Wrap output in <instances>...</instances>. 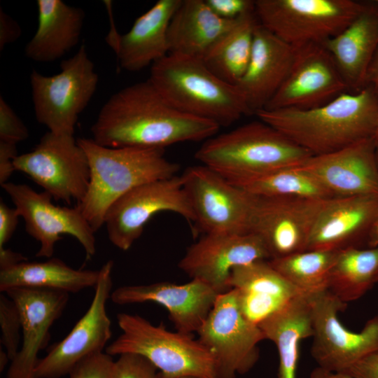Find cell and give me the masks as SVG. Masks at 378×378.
I'll list each match as a JSON object with an SVG mask.
<instances>
[{
  "label": "cell",
  "instance_id": "cell-31",
  "mask_svg": "<svg viewBox=\"0 0 378 378\" xmlns=\"http://www.w3.org/2000/svg\"><path fill=\"white\" fill-rule=\"evenodd\" d=\"M258 24L255 13L239 18L204 56L205 66L225 82L237 85L248 67Z\"/></svg>",
  "mask_w": 378,
  "mask_h": 378
},
{
  "label": "cell",
  "instance_id": "cell-13",
  "mask_svg": "<svg viewBox=\"0 0 378 378\" xmlns=\"http://www.w3.org/2000/svg\"><path fill=\"white\" fill-rule=\"evenodd\" d=\"M162 211L174 212L195 222L181 176L141 185L114 202L104 220L109 241L118 248L127 251L150 219Z\"/></svg>",
  "mask_w": 378,
  "mask_h": 378
},
{
  "label": "cell",
  "instance_id": "cell-43",
  "mask_svg": "<svg viewBox=\"0 0 378 378\" xmlns=\"http://www.w3.org/2000/svg\"><path fill=\"white\" fill-rule=\"evenodd\" d=\"M22 29L19 24L10 16L0 9V50L8 44L15 42L21 36Z\"/></svg>",
  "mask_w": 378,
  "mask_h": 378
},
{
  "label": "cell",
  "instance_id": "cell-44",
  "mask_svg": "<svg viewBox=\"0 0 378 378\" xmlns=\"http://www.w3.org/2000/svg\"><path fill=\"white\" fill-rule=\"evenodd\" d=\"M25 260H27V258L20 253L5 247L0 248V270L10 267Z\"/></svg>",
  "mask_w": 378,
  "mask_h": 378
},
{
  "label": "cell",
  "instance_id": "cell-36",
  "mask_svg": "<svg viewBox=\"0 0 378 378\" xmlns=\"http://www.w3.org/2000/svg\"><path fill=\"white\" fill-rule=\"evenodd\" d=\"M157 370L146 358L125 354L115 361L113 378H158Z\"/></svg>",
  "mask_w": 378,
  "mask_h": 378
},
{
  "label": "cell",
  "instance_id": "cell-16",
  "mask_svg": "<svg viewBox=\"0 0 378 378\" xmlns=\"http://www.w3.org/2000/svg\"><path fill=\"white\" fill-rule=\"evenodd\" d=\"M328 200L254 195L249 232L261 239L270 260L306 251L316 220Z\"/></svg>",
  "mask_w": 378,
  "mask_h": 378
},
{
  "label": "cell",
  "instance_id": "cell-12",
  "mask_svg": "<svg viewBox=\"0 0 378 378\" xmlns=\"http://www.w3.org/2000/svg\"><path fill=\"white\" fill-rule=\"evenodd\" d=\"M346 307L328 289L314 293L312 305L313 343L311 354L318 367L344 372L363 358L378 352V316L360 332L344 327L338 313Z\"/></svg>",
  "mask_w": 378,
  "mask_h": 378
},
{
  "label": "cell",
  "instance_id": "cell-30",
  "mask_svg": "<svg viewBox=\"0 0 378 378\" xmlns=\"http://www.w3.org/2000/svg\"><path fill=\"white\" fill-rule=\"evenodd\" d=\"M99 275V270H76L57 258L45 262L25 260L0 270V290L29 288L75 293L94 288Z\"/></svg>",
  "mask_w": 378,
  "mask_h": 378
},
{
  "label": "cell",
  "instance_id": "cell-14",
  "mask_svg": "<svg viewBox=\"0 0 378 378\" xmlns=\"http://www.w3.org/2000/svg\"><path fill=\"white\" fill-rule=\"evenodd\" d=\"M1 186L23 218L27 232L39 242L37 257H52L63 234L75 237L87 258L95 254V232L76 206H56L50 194L38 192L26 184L6 182Z\"/></svg>",
  "mask_w": 378,
  "mask_h": 378
},
{
  "label": "cell",
  "instance_id": "cell-15",
  "mask_svg": "<svg viewBox=\"0 0 378 378\" xmlns=\"http://www.w3.org/2000/svg\"><path fill=\"white\" fill-rule=\"evenodd\" d=\"M113 262L107 261L99 270L91 304L69 333L40 358L35 378H60L69 374L82 360L104 352L112 335L106 303L112 290Z\"/></svg>",
  "mask_w": 378,
  "mask_h": 378
},
{
  "label": "cell",
  "instance_id": "cell-10",
  "mask_svg": "<svg viewBox=\"0 0 378 378\" xmlns=\"http://www.w3.org/2000/svg\"><path fill=\"white\" fill-rule=\"evenodd\" d=\"M197 333L215 358L218 378L248 372L259 358L258 344L265 340L259 326L242 314L232 288L218 295Z\"/></svg>",
  "mask_w": 378,
  "mask_h": 378
},
{
  "label": "cell",
  "instance_id": "cell-4",
  "mask_svg": "<svg viewBox=\"0 0 378 378\" xmlns=\"http://www.w3.org/2000/svg\"><path fill=\"white\" fill-rule=\"evenodd\" d=\"M148 79L176 109L220 127L252 115L238 86L216 76L202 59L168 54L151 65Z\"/></svg>",
  "mask_w": 378,
  "mask_h": 378
},
{
  "label": "cell",
  "instance_id": "cell-46",
  "mask_svg": "<svg viewBox=\"0 0 378 378\" xmlns=\"http://www.w3.org/2000/svg\"><path fill=\"white\" fill-rule=\"evenodd\" d=\"M310 378H351L349 374L344 372H335L318 367L314 369L310 374Z\"/></svg>",
  "mask_w": 378,
  "mask_h": 378
},
{
  "label": "cell",
  "instance_id": "cell-1",
  "mask_svg": "<svg viewBox=\"0 0 378 378\" xmlns=\"http://www.w3.org/2000/svg\"><path fill=\"white\" fill-rule=\"evenodd\" d=\"M220 127L176 109L148 79L111 95L91 133L92 140L106 147L164 149L181 142L206 141Z\"/></svg>",
  "mask_w": 378,
  "mask_h": 378
},
{
  "label": "cell",
  "instance_id": "cell-7",
  "mask_svg": "<svg viewBox=\"0 0 378 378\" xmlns=\"http://www.w3.org/2000/svg\"><path fill=\"white\" fill-rule=\"evenodd\" d=\"M37 121L56 134L74 135L80 113L92 98L99 76L85 46L60 64L58 74L46 76L34 70L29 76Z\"/></svg>",
  "mask_w": 378,
  "mask_h": 378
},
{
  "label": "cell",
  "instance_id": "cell-3",
  "mask_svg": "<svg viewBox=\"0 0 378 378\" xmlns=\"http://www.w3.org/2000/svg\"><path fill=\"white\" fill-rule=\"evenodd\" d=\"M77 142L88 157L90 176L87 192L76 206L95 232L118 199L141 185L174 176L179 169L164 157V149L111 148L85 138Z\"/></svg>",
  "mask_w": 378,
  "mask_h": 378
},
{
  "label": "cell",
  "instance_id": "cell-37",
  "mask_svg": "<svg viewBox=\"0 0 378 378\" xmlns=\"http://www.w3.org/2000/svg\"><path fill=\"white\" fill-rule=\"evenodd\" d=\"M115 360L105 351L79 362L69 372V378H113Z\"/></svg>",
  "mask_w": 378,
  "mask_h": 378
},
{
  "label": "cell",
  "instance_id": "cell-28",
  "mask_svg": "<svg viewBox=\"0 0 378 378\" xmlns=\"http://www.w3.org/2000/svg\"><path fill=\"white\" fill-rule=\"evenodd\" d=\"M237 20L220 18L205 0H181L168 28L169 54L202 59Z\"/></svg>",
  "mask_w": 378,
  "mask_h": 378
},
{
  "label": "cell",
  "instance_id": "cell-25",
  "mask_svg": "<svg viewBox=\"0 0 378 378\" xmlns=\"http://www.w3.org/2000/svg\"><path fill=\"white\" fill-rule=\"evenodd\" d=\"M323 45L333 57L349 92L366 87L368 72L378 49V4L366 3L351 22Z\"/></svg>",
  "mask_w": 378,
  "mask_h": 378
},
{
  "label": "cell",
  "instance_id": "cell-34",
  "mask_svg": "<svg viewBox=\"0 0 378 378\" xmlns=\"http://www.w3.org/2000/svg\"><path fill=\"white\" fill-rule=\"evenodd\" d=\"M338 251L306 250L268 261L294 286L302 290L314 293L328 288Z\"/></svg>",
  "mask_w": 378,
  "mask_h": 378
},
{
  "label": "cell",
  "instance_id": "cell-22",
  "mask_svg": "<svg viewBox=\"0 0 378 378\" xmlns=\"http://www.w3.org/2000/svg\"><path fill=\"white\" fill-rule=\"evenodd\" d=\"M378 215V197H335L326 200L312 230L307 250L340 251L367 246Z\"/></svg>",
  "mask_w": 378,
  "mask_h": 378
},
{
  "label": "cell",
  "instance_id": "cell-24",
  "mask_svg": "<svg viewBox=\"0 0 378 378\" xmlns=\"http://www.w3.org/2000/svg\"><path fill=\"white\" fill-rule=\"evenodd\" d=\"M228 286L236 290L242 314L255 325L307 293L288 281L267 260L234 267Z\"/></svg>",
  "mask_w": 378,
  "mask_h": 378
},
{
  "label": "cell",
  "instance_id": "cell-26",
  "mask_svg": "<svg viewBox=\"0 0 378 378\" xmlns=\"http://www.w3.org/2000/svg\"><path fill=\"white\" fill-rule=\"evenodd\" d=\"M181 0H158L120 35L113 50L120 66L139 71L169 54L167 31Z\"/></svg>",
  "mask_w": 378,
  "mask_h": 378
},
{
  "label": "cell",
  "instance_id": "cell-50",
  "mask_svg": "<svg viewBox=\"0 0 378 378\" xmlns=\"http://www.w3.org/2000/svg\"><path fill=\"white\" fill-rule=\"evenodd\" d=\"M182 378H193V377H182Z\"/></svg>",
  "mask_w": 378,
  "mask_h": 378
},
{
  "label": "cell",
  "instance_id": "cell-41",
  "mask_svg": "<svg viewBox=\"0 0 378 378\" xmlns=\"http://www.w3.org/2000/svg\"><path fill=\"white\" fill-rule=\"evenodd\" d=\"M344 373L351 378H378V352L363 358Z\"/></svg>",
  "mask_w": 378,
  "mask_h": 378
},
{
  "label": "cell",
  "instance_id": "cell-42",
  "mask_svg": "<svg viewBox=\"0 0 378 378\" xmlns=\"http://www.w3.org/2000/svg\"><path fill=\"white\" fill-rule=\"evenodd\" d=\"M16 144L0 141V184L8 180L15 171L14 160L18 155Z\"/></svg>",
  "mask_w": 378,
  "mask_h": 378
},
{
  "label": "cell",
  "instance_id": "cell-40",
  "mask_svg": "<svg viewBox=\"0 0 378 378\" xmlns=\"http://www.w3.org/2000/svg\"><path fill=\"white\" fill-rule=\"evenodd\" d=\"M19 217L20 216L15 208H10L2 200L0 201V248H4L13 236Z\"/></svg>",
  "mask_w": 378,
  "mask_h": 378
},
{
  "label": "cell",
  "instance_id": "cell-27",
  "mask_svg": "<svg viewBox=\"0 0 378 378\" xmlns=\"http://www.w3.org/2000/svg\"><path fill=\"white\" fill-rule=\"evenodd\" d=\"M36 5L38 26L24 48V55L35 62H52L78 43L85 12L61 0H37Z\"/></svg>",
  "mask_w": 378,
  "mask_h": 378
},
{
  "label": "cell",
  "instance_id": "cell-32",
  "mask_svg": "<svg viewBox=\"0 0 378 378\" xmlns=\"http://www.w3.org/2000/svg\"><path fill=\"white\" fill-rule=\"evenodd\" d=\"M225 178L246 192L258 197L318 200L335 197L314 176L298 166Z\"/></svg>",
  "mask_w": 378,
  "mask_h": 378
},
{
  "label": "cell",
  "instance_id": "cell-23",
  "mask_svg": "<svg viewBox=\"0 0 378 378\" xmlns=\"http://www.w3.org/2000/svg\"><path fill=\"white\" fill-rule=\"evenodd\" d=\"M296 54L260 24L255 28L248 67L237 83L252 114L264 108L288 76Z\"/></svg>",
  "mask_w": 378,
  "mask_h": 378
},
{
  "label": "cell",
  "instance_id": "cell-39",
  "mask_svg": "<svg viewBox=\"0 0 378 378\" xmlns=\"http://www.w3.org/2000/svg\"><path fill=\"white\" fill-rule=\"evenodd\" d=\"M206 4L220 18L237 20L255 13V1L252 0H205Z\"/></svg>",
  "mask_w": 378,
  "mask_h": 378
},
{
  "label": "cell",
  "instance_id": "cell-18",
  "mask_svg": "<svg viewBox=\"0 0 378 378\" xmlns=\"http://www.w3.org/2000/svg\"><path fill=\"white\" fill-rule=\"evenodd\" d=\"M268 259L264 243L253 233L205 234L188 248L178 267L192 279L222 293L230 290L228 281L234 267Z\"/></svg>",
  "mask_w": 378,
  "mask_h": 378
},
{
  "label": "cell",
  "instance_id": "cell-5",
  "mask_svg": "<svg viewBox=\"0 0 378 378\" xmlns=\"http://www.w3.org/2000/svg\"><path fill=\"white\" fill-rule=\"evenodd\" d=\"M117 320L122 333L106 346L108 355L141 356L160 371L158 378H218L213 354L191 334L171 332L136 314L119 313Z\"/></svg>",
  "mask_w": 378,
  "mask_h": 378
},
{
  "label": "cell",
  "instance_id": "cell-9",
  "mask_svg": "<svg viewBox=\"0 0 378 378\" xmlns=\"http://www.w3.org/2000/svg\"><path fill=\"white\" fill-rule=\"evenodd\" d=\"M15 171L27 174L55 200L77 204L90 182V166L84 150L74 135L48 131L30 152L14 160Z\"/></svg>",
  "mask_w": 378,
  "mask_h": 378
},
{
  "label": "cell",
  "instance_id": "cell-21",
  "mask_svg": "<svg viewBox=\"0 0 378 378\" xmlns=\"http://www.w3.org/2000/svg\"><path fill=\"white\" fill-rule=\"evenodd\" d=\"M297 166L334 197H378V163L372 137L333 153L312 155Z\"/></svg>",
  "mask_w": 378,
  "mask_h": 378
},
{
  "label": "cell",
  "instance_id": "cell-49",
  "mask_svg": "<svg viewBox=\"0 0 378 378\" xmlns=\"http://www.w3.org/2000/svg\"><path fill=\"white\" fill-rule=\"evenodd\" d=\"M372 138L375 148L376 158L378 163V119Z\"/></svg>",
  "mask_w": 378,
  "mask_h": 378
},
{
  "label": "cell",
  "instance_id": "cell-47",
  "mask_svg": "<svg viewBox=\"0 0 378 378\" xmlns=\"http://www.w3.org/2000/svg\"><path fill=\"white\" fill-rule=\"evenodd\" d=\"M375 246H378V215L371 227L367 241V247Z\"/></svg>",
  "mask_w": 378,
  "mask_h": 378
},
{
  "label": "cell",
  "instance_id": "cell-2",
  "mask_svg": "<svg viewBox=\"0 0 378 378\" xmlns=\"http://www.w3.org/2000/svg\"><path fill=\"white\" fill-rule=\"evenodd\" d=\"M255 115L312 155L343 149L372 137L378 93L370 86L344 92L311 108L261 109Z\"/></svg>",
  "mask_w": 378,
  "mask_h": 378
},
{
  "label": "cell",
  "instance_id": "cell-29",
  "mask_svg": "<svg viewBox=\"0 0 378 378\" xmlns=\"http://www.w3.org/2000/svg\"><path fill=\"white\" fill-rule=\"evenodd\" d=\"M314 293H304L289 302L258 326L265 339L278 350V378H296L299 346L302 340L313 336L312 305Z\"/></svg>",
  "mask_w": 378,
  "mask_h": 378
},
{
  "label": "cell",
  "instance_id": "cell-35",
  "mask_svg": "<svg viewBox=\"0 0 378 378\" xmlns=\"http://www.w3.org/2000/svg\"><path fill=\"white\" fill-rule=\"evenodd\" d=\"M1 344L11 361L19 351L22 321L15 302L5 293L0 295Z\"/></svg>",
  "mask_w": 378,
  "mask_h": 378
},
{
  "label": "cell",
  "instance_id": "cell-20",
  "mask_svg": "<svg viewBox=\"0 0 378 378\" xmlns=\"http://www.w3.org/2000/svg\"><path fill=\"white\" fill-rule=\"evenodd\" d=\"M219 294L194 279L183 284L164 281L122 286L112 291L110 299L118 304H159L167 309L177 331L192 335L200 328Z\"/></svg>",
  "mask_w": 378,
  "mask_h": 378
},
{
  "label": "cell",
  "instance_id": "cell-33",
  "mask_svg": "<svg viewBox=\"0 0 378 378\" xmlns=\"http://www.w3.org/2000/svg\"><path fill=\"white\" fill-rule=\"evenodd\" d=\"M377 282L378 246H351L338 251L327 289L347 303L363 296Z\"/></svg>",
  "mask_w": 378,
  "mask_h": 378
},
{
  "label": "cell",
  "instance_id": "cell-19",
  "mask_svg": "<svg viewBox=\"0 0 378 378\" xmlns=\"http://www.w3.org/2000/svg\"><path fill=\"white\" fill-rule=\"evenodd\" d=\"M16 304L22 321V342L10 361L6 378H35L40 358L53 323L62 316L69 294L48 289L14 288L5 293Z\"/></svg>",
  "mask_w": 378,
  "mask_h": 378
},
{
  "label": "cell",
  "instance_id": "cell-45",
  "mask_svg": "<svg viewBox=\"0 0 378 378\" xmlns=\"http://www.w3.org/2000/svg\"><path fill=\"white\" fill-rule=\"evenodd\" d=\"M366 86H370L378 93V49L368 72Z\"/></svg>",
  "mask_w": 378,
  "mask_h": 378
},
{
  "label": "cell",
  "instance_id": "cell-8",
  "mask_svg": "<svg viewBox=\"0 0 378 378\" xmlns=\"http://www.w3.org/2000/svg\"><path fill=\"white\" fill-rule=\"evenodd\" d=\"M353 0H256L260 25L293 47L323 45L365 8Z\"/></svg>",
  "mask_w": 378,
  "mask_h": 378
},
{
  "label": "cell",
  "instance_id": "cell-51",
  "mask_svg": "<svg viewBox=\"0 0 378 378\" xmlns=\"http://www.w3.org/2000/svg\"><path fill=\"white\" fill-rule=\"evenodd\" d=\"M378 4V0L375 1Z\"/></svg>",
  "mask_w": 378,
  "mask_h": 378
},
{
  "label": "cell",
  "instance_id": "cell-17",
  "mask_svg": "<svg viewBox=\"0 0 378 378\" xmlns=\"http://www.w3.org/2000/svg\"><path fill=\"white\" fill-rule=\"evenodd\" d=\"M295 48V57L288 76L264 108H311L349 91L333 57L323 45Z\"/></svg>",
  "mask_w": 378,
  "mask_h": 378
},
{
  "label": "cell",
  "instance_id": "cell-38",
  "mask_svg": "<svg viewBox=\"0 0 378 378\" xmlns=\"http://www.w3.org/2000/svg\"><path fill=\"white\" fill-rule=\"evenodd\" d=\"M29 137L26 125L5 99L0 97V141L18 144Z\"/></svg>",
  "mask_w": 378,
  "mask_h": 378
},
{
  "label": "cell",
  "instance_id": "cell-6",
  "mask_svg": "<svg viewBox=\"0 0 378 378\" xmlns=\"http://www.w3.org/2000/svg\"><path fill=\"white\" fill-rule=\"evenodd\" d=\"M312 155L259 120L208 139L195 157L227 178L295 167Z\"/></svg>",
  "mask_w": 378,
  "mask_h": 378
},
{
  "label": "cell",
  "instance_id": "cell-48",
  "mask_svg": "<svg viewBox=\"0 0 378 378\" xmlns=\"http://www.w3.org/2000/svg\"><path fill=\"white\" fill-rule=\"evenodd\" d=\"M10 361L9 357L5 350H2V347L0 349V370H4L8 363Z\"/></svg>",
  "mask_w": 378,
  "mask_h": 378
},
{
  "label": "cell",
  "instance_id": "cell-11",
  "mask_svg": "<svg viewBox=\"0 0 378 378\" xmlns=\"http://www.w3.org/2000/svg\"><path fill=\"white\" fill-rule=\"evenodd\" d=\"M181 177L195 222L205 234L249 233L254 195L203 164L187 168Z\"/></svg>",
  "mask_w": 378,
  "mask_h": 378
}]
</instances>
